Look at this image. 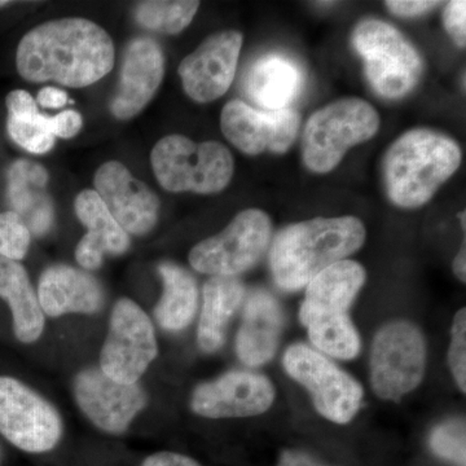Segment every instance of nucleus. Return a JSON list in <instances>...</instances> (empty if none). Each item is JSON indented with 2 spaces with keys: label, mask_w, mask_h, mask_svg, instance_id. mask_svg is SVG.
<instances>
[{
  "label": "nucleus",
  "mask_w": 466,
  "mask_h": 466,
  "mask_svg": "<svg viewBox=\"0 0 466 466\" xmlns=\"http://www.w3.org/2000/svg\"><path fill=\"white\" fill-rule=\"evenodd\" d=\"M0 299L8 302L18 341L35 342L45 328V315L29 276L20 263L0 257Z\"/></svg>",
  "instance_id": "obj_25"
},
{
  "label": "nucleus",
  "mask_w": 466,
  "mask_h": 466,
  "mask_svg": "<svg viewBox=\"0 0 466 466\" xmlns=\"http://www.w3.org/2000/svg\"><path fill=\"white\" fill-rule=\"evenodd\" d=\"M449 364L460 390L466 391V309H459L451 329Z\"/></svg>",
  "instance_id": "obj_32"
},
{
  "label": "nucleus",
  "mask_w": 466,
  "mask_h": 466,
  "mask_svg": "<svg viewBox=\"0 0 466 466\" xmlns=\"http://www.w3.org/2000/svg\"><path fill=\"white\" fill-rule=\"evenodd\" d=\"M165 73V58L158 43L137 38L130 42L122 61L121 79L110 110L119 119L133 118L157 92Z\"/></svg>",
  "instance_id": "obj_17"
},
{
  "label": "nucleus",
  "mask_w": 466,
  "mask_h": 466,
  "mask_svg": "<svg viewBox=\"0 0 466 466\" xmlns=\"http://www.w3.org/2000/svg\"><path fill=\"white\" fill-rule=\"evenodd\" d=\"M302 73L290 58L267 55L250 67L247 92L254 103L266 110L288 109L302 87Z\"/></svg>",
  "instance_id": "obj_23"
},
{
  "label": "nucleus",
  "mask_w": 466,
  "mask_h": 466,
  "mask_svg": "<svg viewBox=\"0 0 466 466\" xmlns=\"http://www.w3.org/2000/svg\"><path fill=\"white\" fill-rule=\"evenodd\" d=\"M284 327L283 309L265 290L250 294L236 339V352L242 363L259 367L274 358Z\"/></svg>",
  "instance_id": "obj_19"
},
{
  "label": "nucleus",
  "mask_w": 466,
  "mask_h": 466,
  "mask_svg": "<svg viewBox=\"0 0 466 466\" xmlns=\"http://www.w3.org/2000/svg\"><path fill=\"white\" fill-rule=\"evenodd\" d=\"M76 403L97 428L110 434L127 431L146 407L147 395L137 383H121L101 370L90 368L76 377Z\"/></svg>",
  "instance_id": "obj_14"
},
{
  "label": "nucleus",
  "mask_w": 466,
  "mask_h": 466,
  "mask_svg": "<svg viewBox=\"0 0 466 466\" xmlns=\"http://www.w3.org/2000/svg\"><path fill=\"white\" fill-rule=\"evenodd\" d=\"M440 5L441 2H431V0H390V2H386L389 11L400 17L420 16Z\"/></svg>",
  "instance_id": "obj_35"
},
{
  "label": "nucleus",
  "mask_w": 466,
  "mask_h": 466,
  "mask_svg": "<svg viewBox=\"0 0 466 466\" xmlns=\"http://www.w3.org/2000/svg\"><path fill=\"white\" fill-rule=\"evenodd\" d=\"M7 128L12 140L27 152L43 155L55 146L51 116L42 115L36 106L8 113Z\"/></svg>",
  "instance_id": "obj_29"
},
{
  "label": "nucleus",
  "mask_w": 466,
  "mask_h": 466,
  "mask_svg": "<svg viewBox=\"0 0 466 466\" xmlns=\"http://www.w3.org/2000/svg\"><path fill=\"white\" fill-rule=\"evenodd\" d=\"M164 280V296L155 309V317L164 329L179 332L195 318L198 303V289L188 271L175 263L158 266Z\"/></svg>",
  "instance_id": "obj_26"
},
{
  "label": "nucleus",
  "mask_w": 466,
  "mask_h": 466,
  "mask_svg": "<svg viewBox=\"0 0 466 466\" xmlns=\"http://www.w3.org/2000/svg\"><path fill=\"white\" fill-rule=\"evenodd\" d=\"M461 158L459 144L447 135L429 128L407 131L383 161L389 198L400 208L422 207L458 171Z\"/></svg>",
  "instance_id": "obj_3"
},
{
  "label": "nucleus",
  "mask_w": 466,
  "mask_h": 466,
  "mask_svg": "<svg viewBox=\"0 0 466 466\" xmlns=\"http://www.w3.org/2000/svg\"><path fill=\"white\" fill-rule=\"evenodd\" d=\"M82 116L76 110H64L57 116H51L52 133L55 137L70 139L76 137L82 128Z\"/></svg>",
  "instance_id": "obj_34"
},
{
  "label": "nucleus",
  "mask_w": 466,
  "mask_h": 466,
  "mask_svg": "<svg viewBox=\"0 0 466 466\" xmlns=\"http://www.w3.org/2000/svg\"><path fill=\"white\" fill-rule=\"evenodd\" d=\"M223 134L241 152L257 156L266 150L285 153L300 126L297 110H257L241 100L226 104L220 116Z\"/></svg>",
  "instance_id": "obj_12"
},
{
  "label": "nucleus",
  "mask_w": 466,
  "mask_h": 466,
  "mask_svg": "<svg viewBox=\"0 0 466 466\" xmlns=\"http://www.w3.org/2000/svg\"><path fill=\"white\" fill-rule=\"evenodd\" d=\"M47 182V171L35 162L18 159L9 167V205L29 229L30 235H45L54 223V207L46 191Z\"/></svg>",
  "instance_id": "obj_22"
},
{
  "label": "nucleus",
  "mask_w": 466,
  "mask_h": 466,
  "mask_svg": "<svg viewBox=\"0 0 466 466\" xmlns=\"http://www.w3.org/2000/svg\"><path fill=\"white\" fill-rule=\"evenodd\" d=\"M18 73L35 84L54 81L67 87H87L115 66V46L108 33L86 18L69 17L34 27L18 45Z\"/></svg>",
  "instance_id": "obj_1"
},
{
  "label": "nucleus",
  "mask_w": 466,
  "mask_h": 466,
  "mask_svg": "<svg viewBox=\"0 0 466 466\" xmlns=\"http://www.w3.org/2000/svg\"><path fill=\"white\" fill-rule=\"evenodd\" d=\"M276 391L266 376L233 370L216 381L202 383L193 391L191 407L208 419L258 416L274 404Z\"/></svg>",
  "instance_id": "obj_13"
},
{
  "label": "nucleus",
  "mask_w": 466,
  "mask_h": 466,
  "mask_svg": "<svg viewBox=\"0 0 466 466\" xmlns=\"http://www.w3.org/2000/svg\"><path fill=\"white\" fill-rule=\"evenodd\" d=\"M150 162L158 183L168 192L218 193L228 186L235 170L231 152L223 144H198L182 135L159 140Z\"/></svg>",
  "instance_id": "obj_5"
},
{
  "label": "nucleus",
  "mask_w": 466,
  "mask_h": 466,
  "mask_svg": "<svg viewBox=\"0 0 466 466\" xmlns=\"http://www.w3.org/2000/svg\"><path fill=\"white\" fill-rule=\"evenodd\" d=\"M0 434L29 453L56 447L63 422L56 408L12 377H0Z\"/></svg>",
  "instance_id": "obj_11"
},
{
  "label": "nucleus",
  "mask_w": 466,
  "mask_h": 466,
  "mask_svg": "<svg viewBox=\"0 0 466 466\" xmlns=\"http://www.w3.org/2000/svg\"><path fill=\"white\" fill-rule=\"evenodd\" d=\"M245 296L244 284L232 276H213L204 287L198 341L202 351L216 352L226 339L227 327L240 308Z\"/></svg>",
  "instance_id": "obj_24"
},
{
  "label": "nucleus",
  "mask_w": 466,
  "mask_h": 466,
  "mask_svg": "<svg viewBox=\"0 0 466 466\" xmlns=\"http://www.w3.org/2000/svg\"><path fill=\"white\" fill-rule=\"evenodd\" d=\"M278 466H334L325 464L320 460L314 458L309 453L302 452V451L287 450L281 453L279 459Z\"/></svg>",
  "instance_id": "obj_37"
},
{
  "label": "nucleus",
  "mask_w": 466,
  "mask_h": 466,
  "mask_svg": "<svg viewBox=\"0 0 466 466\" xmlns=\"http://www.w3.org/2000/svg\"><path fill=\"white\" fill-rule=\"evenodd\" d=\"M366 227L355 217L315 218L288 226L276 236L269 263L280 289L296 291L334 263L363 247Z\"/></svg>",
  "instance_id": "obj_2"
},
{
  "label": "nucleus",
  "mask_w": 466,
  "mask_h": 466,
  "mask_svg": "<svg viewBox=\"0 0 466 466\" xmlns=\"http://www.w3.org/2000/svg\"><path fill=\"white\" fill-rule=\"evenodd\" d=\"M95 188L109 213L127 233L146 235L158 219L159 200L155 192L118 161L101 165Z\"/></svg>",
  "instance_id": "obj_16"
},
{
  "label": "nucleus",
  "mask_w": 466,
  "mask_h": 466,
  "mask_svg": "<svg viewBox=\"0 0 466 466\" xmlns=\"http://www.w3.org/2000/svg\"><path fill=\"white\" fill-rule=\"evenodd\" d=\"M306 327L309 341L323 355L351 360L360 352V336L348 314L314 319Z\"/></svg>",
  "instance_id": "obj_27"
},
{
  "label": "nucleus",
  "mask_w": 466,
  "mask_h": 466,
  "mask_svg": "<svg viewBox=\"0 0 466 466\" xmlns=\"http://www.w3.org/2000/svg\"><path fill=\"white\" fill-rule=\"evenodd\" d=\"M142 466H201L196 460L175 452H158L144 460Z\"/></svg>",
  "instance_id": "obj_36"
},
{
  "label": "nucleus",
  "mask_w": 466,
  "mask_h": 466,
  "mask_svg": "<svg viewBox=\"0 0 466 466\" xmlns=\"http://www.w3.org/2000/svg\"><path fill=\"white\" fill-rule=\"evenodd\" d=\"M453 272H455L456 276H458L459 280H461L462 283L466 281V251L465 245H462L461 249H460L458 256H456L455 260H453Z\"/></svg>",
  "instance_id": "obj_39"
},
{
  "label": "nucleus",
  "mask_w": 466,
  "mask_h": 466,
  "mask_svg": "<svg viewBox=\"0 0 466 466\" xmlns=\"http://www.w3.org/2000/svg\"><path fill=\"white\" fill-rule=\"evenodd\" d=\"M200 2H140L135 18L146 29L164 34H177L192 23Z\"/></svg>",
  "instance_id": "obj_28"
},
{
  "label": "nucleus",
  "mask_w": 466,
  "mask_h": 466,
  "mask_svg": "<svg viewBox=\"0 0 466 466\" xmlns=\"http://www.w3.org/2000/svg\"><path fill=\"white\" fill-rule=\"evenodd\" d=\"M366 280V269L354 260L345 259L328 267L306 285L300 323L306 327L314 319L348 314Z\"/></svg>",
  "instance_id": "obj_18"
},
{
  "label": "nucleus",
  "mask_w": 466,
  "mask_h": 466,
  "mask_svg": "<svg viewBox=\"0 0 466 466\" xmlns=\"http://www.w3.org/2000/svg\"><path fill=\"white\" fill-rule=\"evenodd\" d=\"M155 329L134 300L122 299L110 317L109 332L100 354V370L121 383H137L157 357Z\"/></svg>",
  "instance_id": "obj_10"
},
{
  "label": "nucleus",
  "mask_w": 466,
  "mask_h": 466,
  "mask_svg": "<svg viewBox=\"0 0 466 466\" xmlns=\"http://www.w3.org/2000/svg\"><path fill=\"white\" fill-rule=\"evenodd\" d=\"M271 236L269 217L249 208L238 214L222 232L198 242L189 253V263L201 274L236 278L258 263Z\"/></svg>",
  "instance_id": "obj_9"
},
{
  "label": "nucleus",
  "mask_w": 466,
  "mask_h": 466,
  "mask_svg": "<svg viewBox=\"0 0 466 466\" xmlns=\"http://www.w3.org/2000/svg\"><path fill=\"white\" fill-rule=\"evenodd\" d=\"M379 128V113L367 101L357 97L334 101L315 112L306 124L303 164L314 173H329L352 147L372 139Z\"/></svg>",
  "instance_id": "obj_4"
},
{
  "label": "nucleus",
  "mask_w": 466,
  "mask_h": 466,
  "mask_svg": "<svg viewBox=\"0 0 466 466\" xmlns=\"http://www.w3.org/2000/svg\"><path fill=\"white\" fill-rule=\"evenodd\" d=\"M242 47V34L226 30L208 36L179 66L184 91L198 103H210L231 87Z\"/></svg>",
  "instance_id": "obj_15"
},
{
  "label": "nucleus",
  "mask_w": 466,
  "mask_h": 466,
  "mask_svg": "<svg viewBox=\"0 0 466 466\" xmlns=\"http://www.w3.org/2000/svg\"><path fill=\"white\" fill-rule=\"evenodd\" d=\"M76 214L87 233L76 249V262L87 269L99 268L106 253L124 254L130 247L127 232L116 223L96 192L87 189L76 198Z\"/></svg>",
  "instance_id": "obj_21"
},
{
  "label": "nucleus",
  "mask_w": 466,
  "mask_h": 466,
  "mask_svg": "<svg viewBox=\"0 0 466 466\" xmlns=\"http://www.w3.org/2000/svg\"><path fill=\"white\" fill-rule=\"evenodd\" d=\"M30 232L14 211L0 213V257L11 260L25 258Z\"/></svg>",
  "instance_id": "obj_31"
},
{
  "label": "nucleus",
  "mask_w": 466,
  "mask_h": 466,
  "mask_svg": "<svg viewBox=\"0 0 466 466\" xmlns=\"http://www.w3.org/2000/svg\"><path fill=\"white\" fill-rule=\"evenodd\" d=\"M443 23L453 42L460 48H464L466 43V2L464 0L450 2L444 9Z\"/></svg>",
  "instance_id": "obj_33"
},
{
  "label": "nucleus",
  "mask_w": 466,
  "mask_h": 466,
  "mask_svg": "<svg viewBox=\"0 0 466 466\" xmlns=\"http://www.w3.org/2000/svg\"><path fill=\"white\" fill-rule=\"evenodd\" d=\"M11 5V2H7V0H0V8L5 7V5Z\"/></svg>",
  "instance_id": "obj_40"
},
{
  "label": "nucleus",
  "mask_w": 466,
  "mask_h": 466,
  "mask_svg": "<svg viewBox=\"0 0 466 466\" xmlns=\"http://www.w3.org/2000/svg\"><path fill=\"white\" fill-rule=\"evenodd\" d=\"M38 103L43 108L58 109L66 106L67 103V95L66 91L60 88L46 87L38 94Z\"/></svg>",
  "instance_id": "obj_38"
},
{
  "label": "nucleus",
  "mask_w": 466,
  "mask_h": 466,
  "mask_svg": "<svg viewBox=\"0 0 466 466\" xmlns=\"http://www.w3.org/2000/svg\"><path fill=\"white\" fill-rule=\"evenodd\" d=\"M42 311L58 318L70 312L94 314L103 306V289L94 276L70 266L48 267L39 279Z\"/></svg>",
  "instance_id": "obj_20"
},
{
  "label": "nucleus",
  "mask_w": 466,
  "mask_h": 466,
  "mask_svg": "<svg viewBox=\"0 0 466 466\" xmlns=\"http://www.w3.org/2000/svg\"><path fill=\"white\" fill-rule=\"evenodd\" d=\"M429 444L441 458L465 465L466 431L464 420H449L431 431Z\"/></svg>",
  "instance_id": "obj_30"
},
{
  "label": "nucleus",
  "mask_w": 466,
  "mask_h": 466,
  "mask_svg": "<svg viewBox=\"0 0 466 466\" xmlns=\"http://www.w3.org/2000/svg\"><path fill=\"white\" fill-rule=\"evenodd\" d=\"M283 364L288 375L309 392L325 419L343 425L358 415L364 395L360 383L318 350L305 343L291 345Z\"/></svg>",
  "instance_id": "obj_8"
},
{
  "label": "nucleus",
  "mask_w": 466,
  "mask_h": 466,
  "mask_svg": "<svg viewBox=\"0 0 466 466\" xmlns=\"http://www.w3.org/2000/svg\"><path fill=\"white\" fill-rule=\"evenodd\" d=\"M352 45L363 57L366 76L377 94L400 99L412 91L422 73V60L400 30L381 20L355 27Z\"/></svg>",
  "instance_id": "obj_6"
},
{
  "label": "nucleus",
  "mask_w": 466,
  "mask_h": 466,
  "mask_svg": "<svg viewBox=\"0 0 466 466\" xmlns=\"http://www.w3.org/2000/svg\"><path fill=\"white\" fill-rule=\"evenodd\" d=\"M428 345L415 324L394 320L376 333L370 352V383L377 397L398 401L424 379Z\"/></svg>",
  "instance_id": "obj_7"
}]
</instances>
